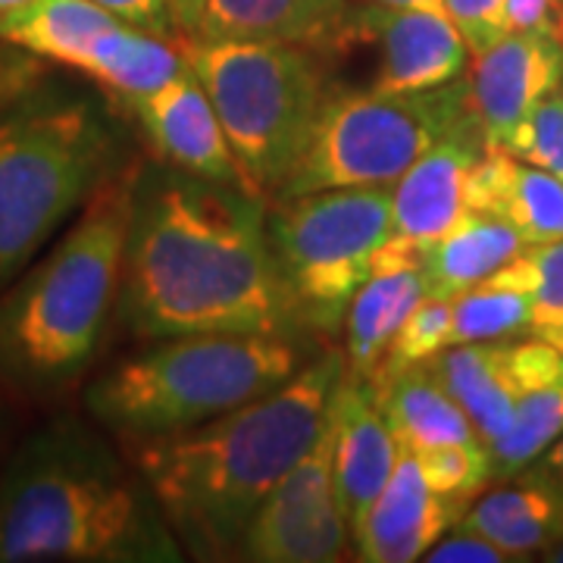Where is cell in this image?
<instances>
[{
    "label": "cell",
    "instance_id": "obj_1",
    "mask_svg": "<svg viewBox=\"0 0 563 563\" xmlns=\"http://www.w3.org/2000/svg\"><path fill=\"white\" fill-rule=\"evenodd\" d=\"M266 201L191 173H139L120 313L147 342L301 329L266 232Z\"/></svg>",
    "mask_w": 563,
    "mask_h": 563
},
{
    "label": "cell",
    "instance_id": "obj_2",
    "mask_svg": "<svg viewBox=\"0 0 563 563\" xmlns=\"http://www.w3.org/2000/svg\"><path fill=\"white\" fill-rule=\"evenodd\" d=\"M344 369V354H325L217 420L122 442L181 551L198 561H235L263 498L322 435Z\"/></svg>",
    "mask_w": 563,
    "mask_h": 563
},
{
    "label": "cell",
    "instance_id": "obj_3",
    "mask_svg": "<svg viewBox=\"0 0 563 563\" xmlns=\"http://www.w3.org/2000/svg\"><path fill=\"white\" fill-rule=\"evenodd\" d=\"M179 563L139 466L76 420L32 435L0 476V563Z\"/></svg>",
    "mask_w": 563,
    "mask_h": 563
},
{
    "label": "cell",
    "instance_id": "obj_4",
    "mask_svg": "<svg viewBox=\"0 0 563 563\" xmlns=\"http://www.w3.org/2000/svg\"><path fill=\"white\" fill-rule=\"evenodd\" d=\"M141 166L117 169L44 261L0 295V388L47 398L79 379L120 303Z\"/></svg>",
    "mask_w": 563,
    "mask_h": 563
},
{
    "label": "cell",
    "instance_id": "obj_5",
    "mask_svg": "<svg viewBox=\"0 0 563 563\" xmlns=\"http://www.w3.org/2000/svg\"><path fill=\"white\" fill-rule=\"evenodd\" d=\"M301 369L288 335L195 332L161 339L88 388L85 407L120 442L195 429L269 395Z\"/></svg>",
    "mask_w": 563,
    "mask_h": 563
},
{
    "label": "cell",
    "instance_id": "obj_6",
    "mask_svg": "<svg viewBox=\"0 0 563 563\" xmlns=\"http://www.w3.org/2000/svg\"><path fill=\"white\" fill-rule=\"evenodd\" d=\"M117 173L98 103L22 91L0 107V288Z\"/></svg>",
    "mask_w": 563,
    "mask_h": 563
},
{
    "label": "cell",
    "instance_id": "obj_7",
    "mask_svg": "<svg viewBox=\"0 0 563 563\" xmlns=\"http://www.w3.org/2000/svg\"><path fill=\"white\" fill-rule=\"evenodd\" d=\"M176 44L213 103L251 191L273 201L332 91L317 47L201 35H179Z\"/></svg>",
    "mask_w": 563,
    "mask_h": 563
},
{
    "label": "cell",
    "instance_id": "obj_8",
    "mask_svg": "<svg viewBox=\"0 0 563 563\" xmlns=\"http://www.w3.org/2000/svg\"><path fill=\"white\" fill-rule=\"evenodd\" d=\"M269 247L301 329L339 332L391 239V185L322 188L266 210Z\"/></svg>",
    "mask_w": 563,
    "mask_h": 563
},
{
    "label": "cell",
    "instance_id": "obj_9",
    "mask_svg": "<svg viewBox=\"0 0 563 563\" xmlns=\"http://www.w3.org/2000/svg\"><path fill=\"white\" fill-rule=\"evenodd\" d=\"M470 110L466 76L432 91H329L310 141L285 176L279 198L322 188L395 185L432 141Z\"/></svg>",
    "mask_w": 563,
    "mask_h": 563
},
{
    "label": "cell",
    "instance_id": "obj_10",
    "mask_svg": "<svg viewBox=\"0 0 563 563\" xmlns=\"http://www.w3.org/2000/svg\"><path fill=\"white\" fill-rule=\"evenodd\" d=\"M351 523L335 488L332 420L317 444L263 498L244 529L235 561L335 563L351 558Z\"/></svg>",
    "mask_w": 563,
    "mask_h": 563
},
{
    "label": "cell",
    "instance_id": "obj_11",
    "mask_svg": "<svg viewBox=\"0 0 563 563\" xmlns=\"http://www.w3.org/2000/svg\"><path fill=\"white\" fill-rule=\"evenodd\" d=\"M485 135L466 110L432 141L391 185V239L376 254L373 273L420 266L426 247L442 239L466 210V176L485 154Z\"/></svg>",
    "mask_w": 563,
    "mask_h": 563
},
{
    "label": "cell",
    "instance_id": "obj_12",
    "mask_svg": "<svg viewBox=\"0 0 563 563\" xmlns=\"http://www.w3.org/2000/svg\"><path fill=\"white\" fill-rule=\"evenodd\" d=\"M429 369L466 410L479 439L492 448L510 429L517 401L526 391L561 376L563 354L539 335L466 342L444 347L429 361Z\"/></svg>",
    "mask_w": 563,
    "mask_h": 563
},
{
    "label": "cell",
    "instance_id": "obj_13",
    "mask_svg": "<svg viewBox=\"0 0 563 563\" xmlns=\"http://www.w3.org/2000/svg\"><path fill=\"white\" fill-rule=\"evenodd\" d=\"M561 81L563 41L554 29H510L488 51L476 54L466 88L485 144L501 147L548 95L561 91Z\"/></svg>",
    "mask_w": 563,
    "mask_h": 563
},
{
    "label": "cell",
    "instance_id": "obj_14",
    "mask_svg": "<svg viewBox=\"0 0 563 563\" xmlns=\"http://www.w3.org/2000/svg\"><path fill=\"white\" fill-rule=\"evenodd\" d=\"M351 32L379 41L383 57L373 88L388 95L442 88L466 76V66L473 60L466 41L444 10L363 3L361 10H351L344 38Z\"/></svg>",
    "mask_w": 563,
    "mask_h": 563
},
{
    "label": "cell",
    "instance_id": "obj_15",
    "mask_svg": "<svg viewBox=\"0 0 563 563\" xmlns=\"http://www.w3.org/2000/svg\"><path fill=\"white\" fill-rule=\"evenodd\" d=\"M470 510L466 501L444 498L422 479L417 454L401 448L395 473L369 504L363 520L354 526V561L363 563H413L461 523Z\"/></svg>",
    "mask_w": 563,
    "mask_h": 563
},
{
    "label": "cell",
    "instance_id": "obj_16",
    "mask_svg": "<svg viewBox=\"0 0 563 563\" xmlns=\"http://www.w3.org/2000/svg\"><path fill=\"white\" fill-rule=\"evenodd\" d=\"M129 107L135 110V117L163 161H169L181 173L242 185L251 191L242 166L229 147V139L222 132L220 117L201 88V81L188 73V66L176 79L166 81L163 88L144 95Z\"/></svg>",
    "mask_w": 563,
    "mask_h": 563
},
{
    "label": "cell",
    "instance_id": "obj_17",
    "mask_svg": "<svg viewBox=\"0 0 563 563\" xmlns=\"http://www.w3.org/2000/svg\"><path fill=\"white\" fill-rule=\"evenodd\" d=\"M329 420L335 451V488L354 532V526L361 523L369 504L379 498L388 476L395 473L401 442L385 422L369 379L351 369H344L342 383L332 395Z\"/></svg>",
    "mask_w": 563,
    "mask_h": 563
},
{
    "label": "cell",
    "instance_id": "obj_18",
    "mask_svg": "<svg viewBox=\"0 0 563 563\" xmlns=\"http://www.w3.org/2000/svg\"><path fill=\"white\" fill-rule=\"evenodd\" d=\"M466 207L510 222L526 244L563 239V179L501 147H485L470 169Z\"/></svg>",
    "mask_w": 563,
    "mask_h": 563
},
{
    "label": "cell",
    "instance_id": "obj_19",
    "mask_svg": "<svg viewBox=\"0 0 563 563\" xmlns=\"http://www.w3.org/2000/svg\"><path fill=\"white\" fill-rule=\"evenodd\" d=\"M347 16V0H207L198 35L332 47L344 41Z\"/></svg>",
    "mask_w": 563,
    "mask_h": 563
},
{
    "label": "cell",
    "instance_id": "obj_20",
    "mask_svg": "<svg viewBox=\"0 0 563 563\" xmlns=\"http://www.w3.org/2000/svg\"><path fill=\"white\" fill-rule=\"evenodd\" d=\"M373 395L383 410L385 422L391 426L401 448L420 454L442 444H476L483 442L473 420L466 417L454 395L439 383L429 363L401 369L395 376L376 379ZM485 444V442H483Z\"/></svg>",
    "mask_w": 563,
    "mask_h": 563
},
{
    "label": "cell",
    "instance_id": "obj_21",
    "mask_svg": "<svg viewBox=\"0 0 563 563\" xmlns=\"http://www.w3.org/2000/svg\"><path fill=\"white\" fill-rule=\"evenodd\" d=\"M526 247V239L501 217L466 207L442 239L426 247L420 269L432 298L454 301L457 295L483 285L504 263Z\"/></svg>",
    "mask_w": 563,
    "mask_h": 563
},
{
    "label": "cell",
    "instance_id": "obj_22",
    "mask_svg": "<svg viewBox=\"0 0 563 563\" xmlns=\"http://www.w3.org/2000/svg\"><path fill=\"white\" fill-rule=\"evenodd\" d=\"M461 523L501 544L517 561H529L563 539V495L517 473L483 492Z\"/></svg>",
    "mask_w": 563,
    "mask_h": 563
},
{
    "label": "cell",
    "instance_id": "obj_23",
    "mask_svg": "<svg viewBox=\"0 0 563 563\" xmlns=\"http://www.w3.org/2000/svg\"><path fill=\"white\" fill-rule=\"evenodd\" d=\"M429 295L420 266L373 273L357 288L344 313V363L351 373L369 379L383 363L391 339L407 313Z\"/></svg>",
    "mask_w": 563,
    "mask_h": 563
},
{
    "label": "cell",
    "instance_id": "obj_24",
    "mask_svg": "<svg viewBox=\"0 0 563 563\" xmlns=\"http://www.w3.org/2000/svg\"><path fill=\"white\" fill-rule=\"evenodd\" d=\"M76 73H85L125 103H135L185 73V60L176 38L117 22L91 41Z\"/></svg>",
    "mask_w": 563,
    "mask_h": 563
},
{
    "label": "cell",
    "instance_id": "obj_25",
    "mask_svg": "<svg viewBox=\"0 0 563 563\" xmlns=\"http://www.w3.org/2000/svg\"><path fill=\"white\" fill-rule=\"evenodd\" d=\"M117 22L122 20L95 0H32L29 7L0 20V41L41 60L79 69L91 41Z\"/></svg>",
    "mask_w": 563,
    "mask_h": 563
},
{
    "label": "cell",
    "instance_id": "obj_26",
    "mask_svg": "<svg viewBox=\"0 0 563 563\" xmlns=\"http://www.w3.org/2000/svg\"><path fill=\"white\" fill-rule=\"evenodd\" d=\"M563 435V373L551 383L526 391L517 401L514 422L498 442L492 444V470L495 483L510 479L539 454H544L551 444Z\"/></svg>",
    "mask_w": 563,
    "mask_h": 563
},
{
    "label": "cell",
    "instance_id": "obj_27",
    "mask_svg": "<svg viewBox=\"0 0 563 563\" xmlns=\"http://www.w3.org/2000/svg\"><path fill=\"white\" fill-rule=\"evenodd\" d=\"M483 285L523 295L532 307V335L563 320V239L526 244L510 263H504Z\"/></svg>",
    "mask_w": 563,
    "mask_h": 563
},
{
    "label": "cell",
    "instance_id": "obj_28",
    "mask_svg": "<svg viewBox=\"0 0 563 563\" xmlns=\"http://www.w3.org/2000/svg\"><path fill=\"white\" fill-rule=\"evenodd\" d=\"M451 344L517 339L532 332V307L517 291L476 285L451 301Z\"/></svg>",
    "mask_w": 563,
    "mask_h": 563
},
{
    "label": "cell",
    "instance_id": "obj_29",
    "mask_svg": "<svg viewBox=\"0 0 563 563\" xmlns=\"http://www.w3.org/2000/svg\"><path fill=\"white\" fill-rule=\"evenodd\" d=\"M451 301L444 298H432L426 295L401 322L398 335L391 339L388 351H385L383 363L376 366V373L369 376V383L395 376L401 369L429 363L435 354H442L444 347H451Z\"/></svg>",
    "mask_w": 563,
    "mask_h": 563
},
{
    "label": "cell",
    "instance_id": "obj_30",
    "mask_svg": "<svg viewBox=\"0 0 563 563\" xmlns=\"http://www.w3.org/2000/svg\"><path fill=\"white\" fill-rule=\"evenodd\" d=\"M422 479L432 492L444 498L473 504L488 485L495 483L492 470V451L488 444H442L417 454Z\"/></svg>",
    "mask_w": 563,
    "mask_h": 563
},
{
    "label": "cell",
    "instance_id": "obj_31",
    "mask_svg": "<svg viewBox=\"0 0 563 563\" xmlns=\"http://www.w3.org/2000/svg\"><path fill=\"white\" fill-rule=\"evenodd\" d=\"M501 151L532 163L539 169L554 173L563 179V91L548 95L529 117H526L510 139L504 141Z\"/></svg>",
    "mask_w": 563,
    "mask_h": 563
},
{
    "label": "cell",
    "instance_id": "obj_32",
    "mask_svg": "<svg viewBox=\"0 0 563 563\" xmlns=\"http://www.w3.org/2000/svg\"><path fill=\"white\" fill-rule=\"evenodd\" d=\"M442 10L457 25L473 57L510 32L507 0H442Z\"/></svg>",
    "mask_w": 563,
    "mask_h": 563
},
{
    "label": "cell",
    "instance_id": "obj_33",
    "mask_svg": "<svg viewBox=\"0 0 563 563\" xmlns=\"http://www.w3.org/2000/svg\"><path fill=\"white\" fill-rule=\"evenodd\" d=\"M426 563H514L517 558L510 551H504L501 544L479 536L476 529H466L457 523L448 529L439 542L426 551Z\"/></svg>",
    "mask_w": 563,
    "mask_h": 563
},
{
    "label": "cell",
    "instance_id": "obj_34",
    "mask_svg": "<svg viewBox=\"0 0 563 563\" xmlns=\"http://www.w3.org/2000/svg\"><path fill=\"white\" fill-rule=\"evenodd\" d=\"M117 20L129 22L135 29L154 32L163 38H179V29L173 20V3L169 0H95Z\"/></svg>",
    "mask_w": 563,
    "mask_h": 563
},
{
    "label": "cell",
    "instance_id": "obj_35",
    "mask_svg": "<svg viewBox=\"0 0 563 563\" xmlns=\"http://www.w3.org/2000/svg\"><path fill=\"white\" fill-rule=\"evenodd\" d=\"M558 10L561 3L558 0H507V20H510V29H554L558 22Z\"/></svg>",
    "mask_w": 563,
    "mask_h": 563
},
{
    "label": "cell",
    "instance_id": "obj_36",
    "mask_svg": "<svg viewBox=\"0 0 563 563\" xmlns=\"http://www.w3.org/2000/svg\"><path fill=\"white\" fill-rule=\"evenodd\" d=\"M520 473H526L529 479L544 483L548 488H554L558 495H563V435L544 454H539L536 461L529 463L526 470H520Z\"/></svg>",
    "mask_w": 563,
    "mask_h": 563
},
{
    "label": "cell",
    "instance_id": "obj_37",
    "mask_svg": "<svg viewBox=\"0 0 563 563\" xmlns=\"http://www.w3.org/2000/svg\"><path fill=\"white\" fill-rule=\"evenodd\" d=\"M169 3H173V20H176L179 35H198L207 0H169Z\"/></svg>",
    "mask_w": 563,
    "mask_h": 563
},
{
    "label": "cell",
    "instance_id": "obj_38",
    "mask_svg": "<svg viewBox=\"0 0 563 563\" xmlns=\"http://www.w3.org/2000/svg\"><path fill=\"white\" fill-rule=\"evenodd\" d=\"M376 7H410V10H442V0H361Z\"/></svg>",
    "mask_w": 563,
    "mask_h": 563
},
{
    "label": "cell",
    "instance_id": "obj_39",
    "mask_svg": "<svg viewBox=\"0 0 563 563\" xmlns=\"http://www.w3.org/2000/svg\"><path fill=\"white\" fill-rule=\"evenodd\" d=\"M539 339H544V342L551 344V347H558L563 354V320L558 322V325H551V329H544V332H536Z\"/></svg>",
    "mask_w": 563,
    "mask_h": 563
},
{
    "label": "cell",
    "instance_id": "obj_40",
    "mask_svg": "<svg viewBox=\"0 0 563 563\" xmlns=\"http://www.w3.org/2000/svg\"><path fill=\"white\" fill-rule=\"evenodd\" d=\"M29 3H32V0H0V20L10 16V13H16L22 7H29Z\"/></svg>",
    "mask_w": 563,
    "mask_h": 563
},
{
    "label": "cell",
    "instance_id": "obj_41",
    "mask_svg": "<svg viewBox=\"0 0 563 563\" xmlns=\"http://www.w3.org/2000/svg\"><path fill=\"white\" fill-rule=\"evenodd\" d=\"M542 561H551V563H563V539L551 551H544L542 554Z\"/></svg>",
    "mask_w": 563,
    "mask_h": 563
},
{
    "label": "cell",
    "instance_id": "obj_42",
    "mask_svg": "<svg viewBox=\"0 0 563 563\" xmlns=\"http://www.w3.org/2000/svg\"><path fill=\"white\" fill-rule=\"evenodd\" d=\"M554 32H558V35H561V41H563V7L558 10V22H554Z\"/></svg>",
    "mask_w": 563,
    "mask_h": 563
},
{
    "label": "cell",
    "instance_id": "obj_43",
    "mask_svg": "<svg viewBox=\"0 0 563 563\" xmlns=\"http://www.w3.org/2000/svg\"><path fill=\"white\" fill-rule=\"evenodd\" d=\"M558 3H561V7H563V0H558Z\"/></svg>",
    "mask_w": 563,
    "mask_h": 563
},
{
    "label": "cell",
    "instance_id": "obj_44",
    "mask_svg": "<svg viewBox=\"0 0 563 563\" xmlns=\"http://www.w3.org/2000/svg\"><path fill=\"white\" fill-rule=\"evenodd\" d=\"M561 91H563V81H561Z\"/></svg>",
    "mask_w": 563,
    "mask_h": 563
}]
</instances>
